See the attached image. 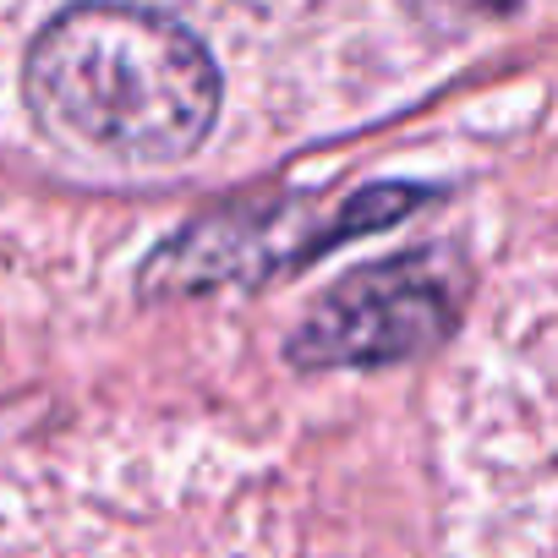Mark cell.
Here are the masks:
<instances>
[{
  "label": "cell",
  "instance_id": "cell-3",
  "mask_svg": "<svg viewBox=\"0 0 558 558\" xmlns=\"http://www.w3.org/2000/svg\"><path fill=\"white\" fill-rule=\"evenodd\" d=\"M438 7L465 12V17H482V12H504V7H514V0H438Z\"/></svg>",
  "mask_w": 558,
  "mask_h": 558
},
{
  "label": "cell",
  "instance_id": "cell-2",
  "mask_svg": "<svg viewBox=\"0 0 558 558\" xmlns=\"http://www.w3.org/2000/svg\"><path fill=\"white\" fill-rule=\"evenodd\" d=\"M454 324V286L433 257H400L351 274L307 318L291 356L307 367H362L427 351Z\"/></svg>",
  "mask_w": 558,
  "mask_h": 558
},
{
  "label": "cell",
  "instance_id": "cell-1",
  "mask_svg": "<svg viewBox=\"0 0 558 558\" xmlns=\"http://www.w3.org/2000/svg\"><path fill=\"white\" fill-rule=\"evenodd\" d=\"M23 83L45 132L126 165L186 159L219 110V77L197 34L121 0L61 12L34 39Z\"/></svg>",
  "mask_w": 558,
  "mask_h": 558
}]
</instances>
